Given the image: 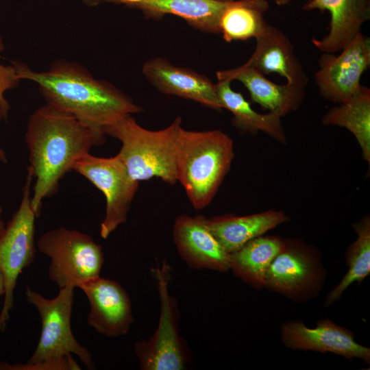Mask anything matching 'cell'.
Here are the masks:
<instances>
[{
	"mask_svg": "<svg viewBox=\"0 0 370 370\" xmlns=\"http://www.w3.org/2000/svg\"><path fill=\"white\" fill-rule=\"evenodd\" d=\"M219 1H234V0H219Z\"/></svg>",
	"mask_w": 370,
	"mask_h": 370,
	"instance_id": "cell-31",
	"label": "cell"
},
{
	"mask_svg": "<svg viewBox=\"0 0 370 370\" xmlns=\"http://www.w3.org/2000/svg\"><path fill=\"white\" fill-rule=\"evenodd\" d=\"M269 8L267 0L228 1L219 20L224 40L230 42L257 38L267 23L264 14Z\"/></svg>",
	"mask_w": 370,
	"mask_h": 370,
	"instance_id": "cell-24",
	"label": "cell"
},
{
	"mask_svg": "<svg viewBox=\"0 0 370 370\" xmlns=\"http://www.w3.org/2000/svg\"><path fill=\"white\" fill-rule=\"evenodd\" d=\"M282 338L285 345L293 349L332 352L369 364V348L356 343L353 333L330 319L319 321L314 328L299 321L286 322L282 326Z\"/></svg>",
	"mask_w": 370,
	"mask_h": 370,
	"instance_id": "cell-13",
	"label": "cell"
},
{
	"mask_svg": "<svg viewBox=\"0 0 370 370\" xmlns=\"http://www.w3.org/2000/svg\"><path fill=\"white\" fill-rule=\"evenodd\" d=\"M182 119L176 117L166 127L150 130L140 125L130 114L106 128V135L117 138L121 148L117 156L136 181L159 177L177 183L176 153Z\"/></svg>",
	"mask_w": 370,
	"mask_h": 370,
	"instance_id": "cell-4",
	"label": "cell"
},
{
	"mask_svg": "<svg viewBox=\"0 0 370 370\" xmlns=\"http://www.w3.org/2000/svg\"><path fill=\"white\" fill-rule=\"evenodd\" d=\"M278 6H284L291 3L292 0H270Z\"/></svg>",
	"mask_w": 370,
	"mask_h": 370,
	"instance_id": "cell-29",
	"label": "cell"
},
{
	"mask_svg": "<svg viewBox=\"0 0 370 370\" xmlns=\"http://www.w3.org/2000/svg\"><path fill=\"white\" fill-rule=\"evenodd\" d=\"M151 274L158 290L160 310L158 325L153 335L134 345L140 367L143 370H182L188 363V356L179 334L180 312L175 297L170 295V265L157 262Z\"/></svg>",
	"mask_w": 370,
	"mask_h": 370,
	"instance_id": "cell-7",
	"label": "cell"
},
{
	"mask_svg": "<svg viewBox=\"0 0 370 370\" xmlns=\"http://www.w3.org/2000/svg\"><path fill=\"white\" fill-rule=\"evenodd\" d=\"M73 171L86 178L104 195L106 212L99 234L101 238H108L125 223L138 182L131 177L117 155L101 158L88 153L74 164Z\"/></svg>",
	"mask_w": 370,
	"mask_h": 370,
	"instance_id": "cell-9",
	"label": "cell"
},
{
	"mask_svg": "<svg viewBox=\"0 0 370 370\" xmlns=\"http://www.w3.org/2000/svg\"><path fill=\"white\" fill-rule=\"evenodd\" d=\"M2 212H3V208L0 204V234L3 232L5 227V224L2 219Z\"/></svg>",
	"mask_w": 370,
	"mask_h": 370,
	"instance_id": "cell-30",
	"label": "cell"
},
{
	"mask_svg": "<svg viewBox=\"0 0 370 370\" xmlns=\"http://www.w3.org/2000/svg\"><path fill=\"white\" fill-rule=\"evenodd\" d=\"M322 124L347 129L356 138L362 158L370 164V89L360 85L346 101L328 110Z\"/></svg>",
	"mask_w": 370,
	"mask_h": 370,
	"instance_id": "cell-22",
	"label": "cell"
},
{
	"mask_svg": "<svg viewBox=\"0 0 370 370\" xmlns=\"http://www.w3.org/2000/svg\"><path fill=\"white\" fill-rule=\"evenodd\" d=\"M320 279L318 264L307 249L284 241L267 269L264 286L290 297H298L310 293Z\"/></svg>",
	"mask_w": 370,
	"mask_h": 370,
	"instance_id": "cell-15",
	"label": "cell"
},
{
	"mask_svg": "<svg viewBox=\"0 0 370 370\" xmlns=\"http://www.w3.org/2000/svg\"><path fill=\"white\" fill-rule=\"evenodd\" d=\"M216 75L218 79L241 82L253 101L281 117L297 110L306 95L305 88L287 82H273L264 75L244 64L218 71Z\"/></svg>",
	"mask_w": 370,
	"mask_h": 370,
	"instance_id": "cell-18",
	"label": "cell"
},
{
	"mask_svg": "<svg viewBox=\"0 0 370 370\" xmlns=\"http://www.w3.org/2000/svg\"><path fill=\"white\" fill-rule=\"evenodd\" d=\"M234 156L233 140L225 132L182 128L176 153L177 180L195 209H203L211 202Z\"/></svg>",
	"mask_w": 370,
	"mask_h": 370,
	"instance_id": "cell-3",
	"label": "cell"
},
{
	"mask_svg": "<svg viewBox=\"0 0 370 370\" xmlns=\"http://www.w3.org/2000/svg\"><path fill=\"white\" fill-rule=\"evenodd\" d=\"M338 55L322 53L314 80L321 96L337 104L347 101L361 85L370 65V40L362 32Z\"/></svg>",
	"mask_w": 370,
	"mask_h": 370,
	"instance_id": "cell-10",
	"label": "cell"
},
{
	"mask_svg": "<svg viewBox=\"0 0 370 370\" xmlns=\"http://www.w3.org/2000/svg\"><path fill=\"white\" fill-rule=\"evenodd\" d=\"M230 79H218L217 92L223 108L233 114V126L241 133L256 134L262 132L278 142L286 144V136L281 116L274 113L260 114L255 111L243 95L234 91Z\"/></svg>",
	"mask_w": 370,
	"mask_h": 370,
	"instance_id": "cell-21",
	"label": "cell"
},
{
	"mask_svg": "<svg viewBox=\"0 0 370 370\" xmlns=\"http://www.w3.org/2000/svg\"><path fill=\"white\" fill-rule=\"evenodd\" d=\"M288 220V217L284 212L269 210L245 216L223 215L207 218V223L223 247L232 254L250 240Z\"/></svg>",
	"mask_w": 370,
	"mask_h": 370,
	"instance_id": "cell-20",
	"label": "cell"
},
{
	"mask_svg": "<svg viewBox=\"0 0 370 370\" xmlns=\"http://www.w3.org/2000/svg\"><path fill=\"white\" fill-rule=\"evenodd\" d=\"M5 293V284L3 274L0 270V296L4 295Z\"/></svg>",
	"mask_w": 370,
	"mask_h": 370,
	"instance_id": "cell-28",
	"label": "cell"
},
{
	"mask_svg": "<svg viewBox=\"0 0 370 370\" xmlns=\"http://www.w3.org/2000/svg\"><path fill=\"white\" fill-rule=\"evenodd\" d=\"M306 11H328L330 14L328 33L312 45L321 53H336L346 47L370 19L369 0H308Z\"/></svg>",
	"mask_w": 370,
	"mask_h": 370,
	"instance_id": "cell-16",
	"label": "cell"
},
{
	"mask_svg": "<svg viewBox=\"0 0 370 370\" xmlns=\"http://www.w3.org/2000/svg\"><path fill=\"white\" fill-rule=\"evenodd\" d=\"M173 237L179 255L190 267L222 272L230 269V254L213 235L204 216H178Z\"/></svg>",
	"mask_w": 370,
	"mask_h": 370,
	"instance_id": "cell-12",
	"label": "cell"
},
{
	"mask_svg": "<svg viewBox=\"0 0 370 370\" xmlns=\"http://www.w3.org/2000/svg\"><path fill=\"white\" fill-rule=\"evenodd\" d=\"M283 244L284 241L278 236L256 237L230 254V269L250 285L262 287L267 269Z\"/></svg>",
	"mask_w": 370,
	"mask_h": 370,
	"instance_id": "cell-23",
	"label": "cell"
},
{
	"mask_svg": "<svg viewBox=\"0 0 370 370\" xmlns=\"http://www.w3.org/2000/svg\"><path fill=\"white\" fill-rule=\"evenodd\" d=\"M255 39V49L244 65L264 75L276 73L287 83L306 88L308 77L295 55L294 46L283 32L267 23Z\"/></svg>",
	"mask_w": 370,
	"mask_h": 370,
	"instance_id": "cell-17",
	"label": "cell"
},
{
	"mask_svg": "<svg viewBox=\"0 0 370 370\" xmlns=\"http://www.w3.org/2000/svg\"><path fill=\"white\" fill-rule=\"evenodd\" d=\"M147 80L160 92L193 100L221 111L216 84L203 74L173 64L163 58L147 60L142 68Z\"/></svg>",
	"mask_w": 370,
	"mask_h": 370,
	"instance_id": "cell-14",
	"label": "cell"
},
{
	"mask_svg": "<svg viewBox=\"0 0 370 370\" xmlns=\"http://www.w3.org/2000/svg\"><path fill=\"white\" fill-rule=\"evenodd\" d=\"M136 8L147 17L172 14L200 31L219 34V20L228 1L219 0H104Z\"/></svg>",
	"mask_w": 370,
	"mask_h": 370,
	"instance_id": "cell-19",
	"label": "cell"
},
{
	"mask_svg": "<svg viewBox=\"0 0 370 370\" xmlns=\"http://www.w3.org/2000/svg\"><path fill=\"white\" fill-rule=\"evenodd\" d=\"M79 365L73 355L52 360L25 364L17 362L10 364L0 361V370H79Z\"/></svg>",
	"mask_w": 370,
	"mask_h": 370,
	"instance_id": "cell-27",
	"label": "cell"
},
{
	"mask_svg": "<svg viewBox=\"0 0 370 370\" xmlns=\"http://www.w3.org/2000/svg\"><path fill=\"white\" fill-rule=\"evenodd\" d=\"M36 247L50 259L48 275L59 288H77L100 276L104 262L102 247L87 234L64 227L54 228L39 237Z\"/></svg>",
	"mask_w": 370,
	"mask_h": 370,
	"instance_id": "cell-5",
	"label": "cell"
},
{
	"mask_svg": "<svg viewBox=\"0 0 370 370\" xmlns=\"http://www.w3.org/2000/svg\"><path fill=\"white\" fill-rule=\"evenodd\" d=\"M106 136L47 103L31 114L25 138L29 151L27 171L35 180L31 204L37 217L43 200L58 191L62 178L93 147L102 145Z\"/></svg>",
	"mask_w": 370,
	"mask_h": 370,
	"instance_id": "cell-1",
	"label": "cell"
},
{
	"mask_svg": "<svg viewBox=\"0 0 370 370\" xmlns=\"http://www.w3.org/2000/svg\"><path fill=\"white\" fill-rule=\"evenodd\" d=\"M90 305L87 323L107 337L126 335L134 321L132 302L116 282L101 276L80 284Z\"/></svg>",
	"mask_w": 370,
	"mask_h": 370,
	"instance_id": "cell-11",
	"label": "cell"
},
{
	"mask_svg": "<svg viewBox=\"0 0 370 370\" xmlns=\"http://www.w3.org/2000/svg\"><path fill=\"white\" fill-rule=\"evenodd\" d=\"M357 238L346 254L349 270L341 282L328 294L325 306L336 301L354 282L360 283L370 273V218L365 216L354 225Z\"/></svg>",
	"mask_w": 370,
	"mask_h": 370,
	"instance_id": "cell-25",
	"label": "cell"
},
{
	"mask_svg": "<svg viewBox=\"0 0 370 370\" xmlns=\"http://www.w3.org/2000/svg\"><path fill=\"white\" fill-rule=\"evenodd\" d=\"M21 79L36 83L47 104L105 134L106 127L143 109L111 83L97 79L82 65L59 60L45 71L14 62Z\"/></svg>",
	"mask_w": 370,
	"mask_h": 370,
	"instance_id": "cell-2",
	"label": "cell"
},
{
	"mask_svg": "<svg viewBox=\"0 0 370 370\" xmlns=\"http://www.w3.org/2000/svg\"><path fill=\"white\" fill-rule=\"evenodd\" d=\"M3 49V42L0 36V52ZM21 80L14 63L8 66L0 64V121L7 116L10 108L8 102L4 97L5 92L15 88ZM0 160L6 162L5 153L1 149Z\"/></svg>",
	"mask_w": 370,
	"mask_h": 370,
	"instance_id": "cell-26",
	"label": "cell"
},
{
	"mask_svg": "<svg viewBox=\"0 0 370 370\" xmlns=\"http://www.w3.org/2000/svg\"><path fill=\"white\" fill-rule=\"evenodd\" d=\"M53 299L44 297L27 287V301L37 310L41 321V332L37 346L27 362L35 363L71 355L77 356L88 369H95L89 350L75 338L71 326L75 287L59 288Z\"/></svg>",
	"mask_w": 370,
	"mask_h": 370,
	"instance_id": "cell-6",
	"label": "cell"
},
{
	"mask_svg": "<svg viewBox=\"0 0 370 370\" xmlns=\"http://www.w3.org/2000/svg\"><path fill=\"white\" fill-rule=\"evenodd\" d=\"M32 180L31 173L27 171L19 207L0 234V270L5 284L3 304L0 312V332L5 330L10 319L18 278L35 260V220L37 217L31 204Z\"/></svg>",
	"mask_w": 370,
	"mask_h": 370,
	"instance_id": "cell-8",
	"label": "cell"
}]
</instances>
